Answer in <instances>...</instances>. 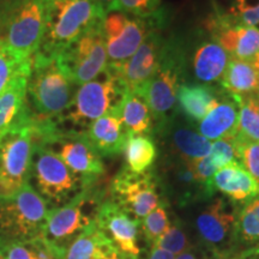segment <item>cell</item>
Instances as JSON below:
<instances>
[{
	"instance_id": "cell-7",
	"label": "cell",
	"mask_w": 259,
	"mask_h": 259,
	"mask_svg": "<svg viewBox=\"0 0 259 259\" xmlns=\"http://www.w3.org/2000/svg\"><path fill=\"white\" fill-rule=\"evenodd\" d=\"M166 24V15L160 9L150 17H137L122 11H112L102 21L108 69L119 71L141 47L153 29Z\"/></svg>"
},
{
	"instance_id": "cell-12",
	"label": "cell",
	"mask_w": 259,
	"mask_h": 259,
	"mask_svg": "<svg viewBox=\"0 0 259 259\" xmlns=\"http://www.w3.org/2000/svg\"><path fill=\"white\" fill-rule=\"evenodd\" d=\"M58 57L77 87L100 76L108 67L102 22L84 32Z\"/></svg>"
},
{
	"instance_id": "cell-8",
	"label": "cell",
	"mask_w": 259,
	"mask_h": 259,
	"mask_svg": "<svg viewBox=\"0 0 259 259\" xmlns=\"http://www.w3.org/2000/svg\"><path fill=\"white\" fill-rule=\"evenodd\" d=\"M29 184L51 209L63 205L85 187V183L73 173L59 155L46 144L37 143L32 155Z\"/></svg>"
},
{
	"instance_id": "cell-20",
	"label": "cell",
	"mask_w": 259,
	"mask_h": 259,
	"mask_svg": "<svg viewBox=\"0 0 259 259\" xmlns=\"http://www.w3.org/2000/svg\"><path fill=\"white\" fill-rule=\"evenodd\" d=\"M239 121L238 96L221 88L218 99L204 118L198 122L197 131L208 141L235 136Z\"/></svg>"
},
{
	"instance_id": "cell-16",
	"label": "cell",
	"mask_w": 259,
	"mask_h": 259,
	"mask_svg": "<svg viewBox=\"0 0 259 259\" xmlns=\"http://www.w3.org/2000/svg\"><path fill=\"white\" fill-rule=\"evenodd\" d=\"M205 28L231 58L252 61L259 54V29L238 23L229 12H215Z\"/></svg>"
},
{
	"instance_id": "cell-13",
	"label": "cell",
	"mask_w": 259,
	"mask_h": 259,
	"mask_svg": "<svg viewBox=\"0 0 259 259\" xmlns=\"http://www.w3.org/2000/svg\"><path fill=\"white\" fill-rule=\"evenodd\" d=\"M157 187V178L150 171L134 174L122 168L112 183V199L141 222L164 202L161 200Z\"/></svg>"
},
{
	"instance_id": "cell-40",
	"label": "cell",
	"mask_w": 259,
	"mask_h": 259,
	"mask_svg": "<svg viewBox=\"0 0 259 259\" xmlns=\"http://www.w3.org/2000/svg\"><path fill=\"white\" fill-rule=\"evenodd\" d=\"M147 259H176V254L161 247H157V246H151Z\"/></svg>"
},
{
	"instance_id": "cell-41",
	"label": "cell",
	"mask_w": 259,
	"mask_h": 259,
	"mask_svg": "<svg viewBox=\"0 0 259 259\" xmlns=\"http://www.w3.org/2000/svg\"><path fill=\"white\" fill-rule=\"evenodd\" d=\"M94 2L102 10L105 15L109 14L112 11H119L118 0H94Z\"/></svg>"
},
{
	"instance_id": "cell-21",
	"label": "cell",
	"mask_w": 259,
	"mask_h": 259,
	"mask_svg": "<svg viewBox=\"0 0 259 259\" xmlns=\"http://www.w3.org/2000/svg\"><path fill=\"white\" fill-rule=\"evenodd\" d=\"M82 132L101 157L121 154L128 138L114 111L96 119Z\"/></svg>"
},
{
	"instance_id": "cell-14",
	"label": "cell",
	"mask_w": 259,
	"mask_h": 259,
	"mask_svg": "<svg viewBox=\"0 0 259 259\" xmlns=\"http://www.w3.org/2000/svg\"><path fill=\"white\" fill-rule=\"evenodd\" d=\"M236 209L226 199L218 198L205 206L196 219V229L200 240L218 259L233 255Z\"/></svg>"
},
{
	"instance_id": "cell-9",
	"label": "cell",
	"mask_w": 259,
	"mask_h": 259,
	"mask_svg": "<svg viewBox=\"0 0 259 259\" xmlns=\"http://www.w3.org/2000/svg\"><path fill=\"white\" fill-rule=\"evenodd\" d=\"M35 145L32 114L0 139V199L15 196L29 181Z\"/></svg>"
},
{
	"instance_id": "cell-19",
	"label": "cell",
	"mask_w": 259,
	"mask_h": 259,
	"mask_svg": "<svg viewBox=\"0 0 259 259\" xmlns=\"http://www.w3.org/2000/svg\"><path fill=\"white\" fill-rule=\"evenodd\" d=\"M169 147L177 157L186 161H196L205 157L210 153L211 142L194 128L189 122L174 120V115L163 124L154 128Z\"/></svg>"
},
{
	"instance_id": "cell-2",
	"label": "cell",
	"mask_w": 259,
	"mask_h": 259,
	"mask_svg": "<svg viewBox=\"0 0 259 259\" xmlns=\"http://www.w3.org/2000/svg\"><path fill=\"white\" fill-rule=\"evenodd\" d=\"M76 89L59 57L32 56L27 101L35 118L57 121L70 106Z\"/></svg>"
},
{
	"instance_id": "cell-26",
	"label": "cell",
	"mask_w": 259,
	"mask_h": 259,
	"mask_svg": "<svg viewBox=\"0 0 259 259\" xmlns=\"http://www.w3.org/2000/svg\"><path fill=\"white\" fill-rule=\"evenodd\" d=\"M114 113L120 119L128 136H150L154 119L144 97L137 93L125 92Z\"/></svg>"
},
{
	"instance_id": "cell-29",
	"label": "cell",
	"mask_w": 259,
	"mask_h": 259,
	"mask_svg": "<svg viewBox=\"0 0 259 259\" xmlns=\"http://www.w3.org/2000/svg\"><path fill=\"white\" fill-rule=\"evenodd\" d=\"M220 85L235 96L257 95L259 93V70L248 60L231 58Z\"/></svg>"
},
{
	"instance_id": "cell-32",
	"label": "cell",
	"mask_w": 259,
	"mask_h": 259,
	"mask_svg": "<svg viewBox=\"0 0 259 259\" xmlns=\"http://www.w3.org/2000/svg\"><path fill=\"white\" fill-rule=\"evenodd\" d=\"M239 121L235 139L238 143H259V107L254 95L238 96Z\"/></svg>"
},
{
	"instance_id": "cell-48",
	"label": "cell",
	"mask_w": 259,
	"mask_h": 259,
	"mask_svg": "<svg viewBox=\"0 0 259 259\" xmlns=\"http://www.w3.org/2000/svg\"><path fill=\"white\" fill-rule=\"evenodd\" d=\"M3 2V0H0V3H2Z\"/></svg>"
},
{
	"instance_id": "cell-46",
	"label": "cell",
	"mask_w": 259,
	"mask_h": 259,
	"mask_svg": "<svg viewBox=\"0 0 259 259\" xmlns=\"http://www.w3.org/2000/svg\"><path fill=\"white\" fill-rule=\"evenodd\" d=\"M254 97H255V101H257L258 107H259V93L257 94V95H254Z\"/></svg>"
},
{
	"instance_id": "cell-3",
	"label": "cell",
	"mask_w": 259,
	"mask_h": 259,
	"mask_svg": "<svg viewBox=\"0 0 259 259\" xmlns=\"http://www.w3.org/2000/svg\"><path fill=\"white\" fill-rule=\"evenodd\" d=\"M124 93L118 74L107 67L96 78L77 87L70 106L57 122L69 124V130L82 132L96 119L114 111Z\"/></svg>"
},
{
	"instance_id": "cell-6",
	"label": "cell",
	"mask_w": 259,
	"mask_h": 259,
	"mask_svg": "<svg viewBox=\"0 0 259 259\" xmlns=\"http://www.w3.org/2000/svg\"><path fill=\"white\" fill-rule=\"evenodd\" d=\"M45 31V0H3L0 41L24 58H32Z\"/></svg>"
},
{
	"instance_id": "cell-23",
	"label": "cell",
	"mask_w": 259,
	"mask_h": 259,
	"mask_svg": "<svg viewBox=\"0 0 259 259\" xmlns=\"http://www.w3.org/2000/svg\"><path fill=\"white\" fill-rule=\"evenodd\" d=\"M231 59L229 54L212 37L200 42L193 52L192 70L194 78L202 84L212 85L220 83L227 65Z\"/></svg>"
},
{
	"instance_id": "cell-37",
	"label": "cell",
	"mask_w": 259,
	"mask_h": 259,
	"mask_svg": "<svg viewBox=\"0 0 259 259\" xmlns=\"http://www.w3.org/2000/svg\"><path fill=\"white\" fill-rule=\"evenodd\" d=\"M161 0H118L119 11L137 16L150 17L160 10Z\"/></svg>"
},
{
	"instance_id": "cell-35",
	"label": "cell",
	"mask_w": 259,
	"mask_h": 259,
	"mask_svg": "<svg viewBox=\"0 0 259 259\" xmlns=\"http://www.w3.org/2000/svg\"><path fill=\"white\" fill-rule=\"evenodd\" d=\"M151 246H157V247L163 248V250L169 251L173 254H180L181 252L189 250L192 247L190 239L187 238L185 231L179 221L170 223L169 228L162 234L156 241Z\"/></svg>"
},
{
	"instance_id": "cell-39",
	"label": "cell",
	"mask_w": 259,
	"mask_h": 259,
	"mask_svg": "<svg viewBox=\"0 0 259 259\" xmlns=\"http://www.w3.org/2000/svg\"><path fill=\"white\" fill-rule=\"evenodd\" d=\"M176 259H215V258L210 257L206 248H194L192 246V247L189 248V250L181 252L180 254H178Z\"/></svg>"
},
{
	"instance_id": "cell-47",
	"label": "cell",
	"mask_w": 259,
	"mask_h": 259,
	"mask_svg": "<svg viewBox=\"0 0 259 259\" xmlns=\"http://www.w3.org/2000/svg\"><path fill=\"white\" fill-rule=\"evenodd\" d=\"M221 259H232L231 257H228V258H221Z\"/></svg>"
},
{
	"instance_id": "cell-27",
	"label": "cell",
	"mask_w": 259,
	"mask_h": 259,
	"mask_svg": "<svg viewBox=\"0 0 259 259\" xmlns=\"http://www.w3.org/2000/svg\"><path fill=\"white\" fill-rule=\"evenodd\" d=\"M259 246V193L236 209L233 254Z\"/></svg>"
},
{
	"instance_id": "cell-10",
	"label": "cell",
	"mask_w": 259,
	"mask_h": 259,
	"mask_svg": "<svg viewBox=\"0 0 259 259\" xmlns=\"http://www.w3.org/2000/svg\"><path fill=\"white\" fill-rule=\"evenodd\" d=\"M101 204L100 193L93 191L92 186L85 187L67 203L48 210L44 236L64 251L73 239L95 222Z\"/></svg>"
},
{
	"instance_id": "cell-28",
	"label": "cell",
	"mask_w": 259,
	"mask_h": 259,
	"mask_svg": "<svg viewBox=\"0 0 259 259\" xmlns=\"http://www.w3.org/2000/svg\"><path fill=\"white\" fill-rule=\"evenodd\" d=\"M119 252L94 222L65 247L61 259H103Z\"/></svg>"
},
{
	"instance_id": "cell-17",
	"label": "cell",
	"mask_w": 259,
	"mask_h": 259,
	"mask_svg": "<svg viewBox=\"0 0 259 259\" xmlns=\"http://www.w3.org/2000/svg\"><path fill=\"white\" fill-rule=\"evenodd\" d=\"M163 27L164 25H161L153 29L137 52L115 72L120 78L125 92L142 95L149 80L154 76L160 61L162 48L166 42V37L162 34Z\"/></svg>"
},
{
	"instance_id": "cell-1",
	"label": "cell",
	"mask_w": 259,
	"mask_h": 259,
	"mask_svg": "<svg viewBox=\"0 0 259 259\" xmlns=\"http://www.w3.org/2000/svg\"><path fill=\"white\" fill-rule=\"evenodd\" d=\"M105 16L94 0H45V31L35 54L59 56Z\"/></svg>"
},
{
	"instance_id": "cell-15",
	"label": "cell",
	"mask_w": 259,
	"mask_h": 259,
	"mask_svg": "<svg viewBox=\"0 0 259 259\" xmlns=\"http://www.w3.org/2000/svg\"><path fill=\"white\" fill-rule=\"evenodd\" d=\"M95 223L103 235L127 259H138V229L141 222L112 198L103 200L97 212Z\"/></svg>"
},
{
	"instance_id": "cell-4",
	"label": "cell",
	"mask_w": 259,
	"mask_h": 259,
	"mask_svg": "<svg viewBox=\"0 0 259 259\" xmlns=\"http://www.w3.org/2000/svg\"><path fill=\"white\" fill-rule=\"evenodd\" d=\"M185 56L183 45L174 38L166 40L157 69L142 93L153 115L154 128L174 115L177 93L185 74Z\"/></svg>"
},
{
	"instance_id": "cell-42",
	"label": "cell",
	"mask_w": 259,
	"mask_h": 259,
	"mask_svg": "<svg viewBox=\"0 0 259 259\" xmlns=\"http://www.w3.org/2000/svg\"><path fill=\"white\" fill-rule=\"evenodd\" d=\"M232 259H259V246L258 247L247 248V250L240 251L238 253L231 255Z\"/></svg>"
},
{
	"instance_id": "cell-33",
	"label": "cell",
	"mask_w": 259,
	"mask_h": 259,
	"mask_svg": "<svg viewBox=\"0 0 259 259\" xmlns=\"http://www.w3.org/2000/svg\"><path fill=\"white\" fill-rule=\"evenodd\" d=\"M32 58H24L0 41V94L22 73L30 72Z\"/></svg>"
},
{
	"instance_id": "cell-25",
	"label": "cell",
	"mask_w": 259,
	"mask_h": 259,
	"mask_svg": "<svg viewBox=\"0 0 259 259\" xmlns=\"http://www.w3.org/2000/svg\"><path fill=\"white\" fill-rule=\"evenodd\" d=\"M220 92L221 88L208 84L183 83L177 93L178 109L189 124H198L211 109Z\"/></svg>"
},
{
	"instance_id": "cell-24",
	"label": "cell",
	"mask_w": 259,
	"mask_h": 259,
	"mask_svg": "<svg viewBox=\"0 0 259 259\" xmlns=\"http://www.w3.org/2000/svg\"><path fill=\"white\" fill-rule=\"evenodd\" d=\"M213 191L226 194L232 202L244 203L259 193V184L240 163L229 164L211 179Z\"/></svg>"
},
{
	"instance_id": "cell-5",
	"label": "cell",
	"mask_w": 259,
	"mask_h": 259,
	"mask_svg": "<svg viewBox=\"0 0 259 259\" xmlns=\"http://www.w3.org/2000/svg\"><path fill=\"white\" fill-rule=\"evenodd\" d=\"M48 210L29 181L15 196L0 199V242H24L44 234Z\"/></svg>"
},
{
	"instance_id": "cell-34",
	"label": "cell",
	"mask_w": 259,
	"mask_h": 259,
	"mask_svg": "<svg viewBox=\"0 0 259 259\" xmlns=\"http://www.w3.org/2000/svg\"><path fill=\"white\" fill-rule=\"evenodd\" d=\"M205 160L215 173L229 164L240 163L239 145L235 136L225 137L213 142L210 153L205 156Z\"/></svg>"
},
{
	"instance_id": "cell-11",
	"label": "cell",
	"mask_w": 259,
	"mask_h": 259,
	"mask_svg": "<svg viewBox=\"0 0 259 259\" xmlns=\"http://www.w3.org/2000/svg\"><path fill=\"white\" fill-rule=\"evenodd\" d=\"M59 155L64 163L92 186L105 173L102 157L93 148L83 132L64 130L59 125L41 142Z\"/></svg>"
},
{
	"instance_id": "cell-44",
	"label": "cell",
	"mask_w": 259,
	"mask_h": 259,
	"mask_svg": "<svg viewBox=\"0 0 259 259\" xmlns=\"http://www.w3.org/2000/svg\"><path fill=\"white\" fill-rule=\"evenodd\" d=\"M0 259H6L5 258V252H4V245L0 242Z\"/></svg>"
},
{
	"instance_id": "cell-22",
	"label": "cell",
	"mask_w": 259,
	"mask_h": 259,
	"mask_svg": "<svg viewBox=\"0 0 259 259\" xmlns=\"http://www.w3.org/2000/svg\"><path fill=\"white\" fill-rule=\"evenodd\" d=\"M29 74L30 72L22 73L0 94V139L31 118L27 101Z\"/></svg>"
},
{
	"instance_id": "cell-38",
	"label": "cell",
	"mask_w": 259,
	"mask_h": 259,
	"mask_svg": "<svg viewBox=\"0 0 259 259\" xmlns=\"http://www.w3.org/2000/svg\"><path fill=\"white\" fill-rule=\"evenodd\" d=\"M240 164L259 184V143H238Z\"/></svg>"
},
{
	"instance_id": "cell-31",
	"label": "cell",
	"mask_w": 259,
	"mask_h": 259,
	"mask_svg": "<svg viewBox=\"0 0 259 259\" xmlns=\"http://www.w3.org/2000/svg\"><path fill=\"white\" fill-rule=\"evenodd\" d=\"M4 252L6 259H61L64 253L44 234L29 241L4 245Z\"/></svg>"
},
{
	"instance_id": "cell-30",
	"label": "cell",
	"mask_w": 259,
	"mask_h": 259,
	"mask_svg": "<svg viewBox=\"0 0 259 259\" xmlns=\"http://www.w3.org/2000/svg\"><path fill=\"white\" fill-rule=\"evenodd\" d=\"M124 169L134 174H144L157 158L156 143L150 136H128L124 151Z\"/></svg>"
},
{
	"instance_id": "cell-18",
	"label": "cell",
	"mask_w": 259,
	"mask_h": 259,
	"mask_svg": "<svg viewBox=\"0 0 259 259\" xmlns=\"http://www.w3.org/2000/svg\"><path fill=\"white\" fill-rule=\"evenodd\" d=\"M162 185L174 197L180 206H186L198 200H205L213 196L212 191L197 180L192 163L180 157L168 158L162 169Z\"/></svg>"
},
{
	"instance_id": "cell-43",
	"label": "cell",
	"mask_w": 259,
	"mask_h": 259,
	"mask_svg": "<svg viewBox=\"0 0 259 259\" xmlns=\"http://www.w3.org/2000/svg\"><path fill=\"white\" fill-rule=\"evenodd\" d=\"M103 259H127V258L124 257L120 252H115V253H113L111 255H107V257H105Z\"/></svg>"
},
{
	"instance_id": "cell-45",
	"label": "cell",
	"mask_w": 259,
	"mask_h": 259,
	"mask_svg": "<svg viewBox=\"0 0 259 259\" xmlns=\"http://www.w3.org/2000/svg\"><path fill=\"white\" fill-rule=\"evenodd\" d=\"M252 63H253V64L255 65V66H257V69L259 70V54H258V56H257V57H255V58H254V59H253V60H252Z\"/></svg>"
},
{
	"instance_id": "cell-36",
	"label": "cell",
	"mask_w": 259,
	"mask_h": 259,
	"mask_svg": "<svg viewBox=\"0 0 259 259\" xmlns=\"http://www.w3.org/2000/svg\"><path fill=\"white\" fill-rule=\"evenodd\" d=\"M169 226L170 221L168 218L166 202L161 203L156 209L149 213L147 218H144L142 222V229H143L145 239L151 245L169 228Z\"/></svg>"
}]
</instances>
